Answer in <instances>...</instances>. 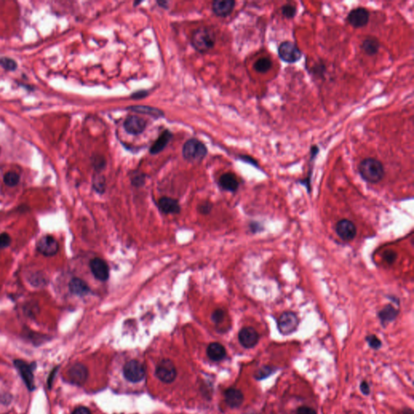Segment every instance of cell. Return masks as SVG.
I'll return each instance as SVG.
<instances>
[{
    "instance_id": "cell-31",
    "label": "cell",
    "mask_w": 414,
    "mask_h": 414,
    "mask_svg": "<svg viewBox=\"0 0 414 414\" xmlns=\"http://www.w3.org/2000/svg\"><path fill=\"white\" fill-rule=\"evenodd\" d=\"M366 341H367L370 348H372V350H375V351H379V349L382 347V341L376 335H374V334H371V335L367 336Z\"/></svg>"
},
{
    "instance_id": "cell-36",
    "label": "cell",
    "mask_w": 414,
    "mask_h": 414,
    "mask_svg": "<svg viewBox=\"0 0 414 414\" xmlns=\"http://www.w3.org/2000/svg\"><path fill=\"white\" fill-rule=\"evenodd\" d=\"M12 242V239L7 233L0 234V249H6L9 246Z\"/></svg>"
},
{
    "instance_id": "cell-32",
    "label": "cell",
    "mask_w": 414,
    "mask_h": 414,
    "mask_svg": "<svg viewBox=\"0 0 414 414\" xmlns=\"http://www.w3.org/2000/svg\"><path fill=\"white\" fill-rule=\"evenodd\" d=\"M93 187L99 193H103L105 187V179L99 174H96L93 177Z\"/></svg>"
},
{
    "instance_id": "cell-15",
    "label": "cell",
    "mask_w": 414,
    "mask_h": 414,
    "mask_svg": "<svg viewBox=\"0 0 414 414\" xmlns=\"http://www.w3.org/2000/svg\"><path fill=\"white\" fill-rule=\"evenodd\" d=\"M236 6L234 0H216L212 3V11L219 17H227L232 14Z\"/></svg>"
},
{
    "instance_id": "cell-10",
    "label": "cell",
    "mask_w": 414,
    "mask_h": 414,
    "mask_svg": "<svg viewBox=\"0 0 414 414\" xmlns=\"http://www.w3.org/2000/svg\"><path fill=\"white\" fill-rule=\"evenodd\" d=\"M239 343L245 349L254 348L260 340L257 331L253 327H244L238 334Z\"/></svg>"
},
{
    "instance_id": "cell-43",
    "label": "cell",
    "mask_w": 414,
    "mask_h": 414,
    "mask_svg": "<svg viewBox=\"0 0 414 414\" xmlns=\"http://www.w3.org/2000/svg\"><path fill=\"white\" fill-rule=\"evenodd\" d=\"M148 96V93L146 92V91H138V92H136V93H134L131 96L133 99H142V98H144V97H147Z\"/></svg>"
},
{
    "instance_id": "cell-3",
    "label": "cell",
    "mask_w": 414,
    "mask_h": 414,
    "mask_svg": "<svg viewBox=\"0 0 414 414\" xmlns=\"http://www.w3.org/2000/svg\"><path fill=\"white\" fill-rule=\"evenodd\" d=\"M208 150L206 145L197 138H190L183 146L184 159L191 163H199L206 157Z\"/></svg>"
},
{
    "instance_id": "cell-1",
    "label": "cell",
    "mask_w": 414,
    "mask_h": 414,
    "mask_svg": "<svg viewBox=\"0 0 414 414\" xmlns=\"http://www.w3.org/2000/svg\"><path fill=\"white\" fill-rule=\"evenodd\" d=\"M358 173L366 182L377 184L384 177L385 169L381 161L369 157L360 162Z\"/></svg>"
},
{
    "instance_id": "cell-37",
    "label": "cell",
    "mask_w": 414,
    "mask_h": 414,
    "mask_svg": "<svg viewBox=\"0 0 414 414\" xmlns=\"http://www.w3.org/2000/svg\"><path fill=\"white\" fill-rule=\"evenodd\" d=\"M223 318H224V312L222 309H217L212 313V315H211L212 320L217 324L220 323L223 320Z\"/></svg>"
},
{
    "instance_id": "cell-44",
    "label": "cell",
    "mask_w": 414,
    "mask_h": 414,
    "mask_svg": "<svg viewBox=\"0 0 414 414\" xmlns=\"http://www.w3.org/2000/svg\"><path fill=\"white\" fill-rule=\"evenodd\" d=\"M72 414H92V413L90 412V410H88V408L78 407L74 410Z\"/></svg>"
},
{
    "instance_id": "cell-39",
    "label": "cell",
    "mask_w": 414,
    "mask_h": 414,
    "mask_svg": "<svg viewBox=\"0 0 414 414\" xmlns=\"http://www.w3.org/2000/svg\"><path fill=\"white\" fill-rule=\"evenodd\" d=\"M360 391H361V393L363 394V395H369L371 394V387H370L369 383H367L366 380H362L361 383H360L359 385Z\"/></svg>"
},
{
    "instance_id": "cell-6",
    "label": "cell",
    "mask_w": 414,
    "mask_h": 414,
    "mask_svg": "<svg viewBox=\"0 0 414 414\" xmlns=\"http://www.w3.org/2000/svg\"><path fill=\"white\" fill-rule=\"evenodd\" d=\"M346 20L348 24L355 29L364 28L369 23V11L362 7L354 8L347 15Z\"/></svg>"
},
{
    "instance_id": "cell-47",
    "label": "cell",
    "mask_w": 414,
    "mask_h": 414,
    "mask_svg": "<svg viewBox=\"0 0 414 414\" xmlns=\"http://www.w3.org/2000/svg\"><path fill=\"white\" fill-rule=\"evenodd\" d=\"M158 4L161 7H167V4H168V2H158Z\"/></svg>"
},
{
    "instance_id": "cell-22",
    "label": "cell",
    "mask_w": 414,
    "mask_h": 414,
    "mask_svg": "<svg viewBox=\"0 0 414 414\" xmlns=\"http://www.w3.org/2000/svg\"><path fill=\"white\" fill-rule=\"evenodd\" d=\"M159 207L165 214H178L180 211V206L177 200L168 197L159 199Z\"/></svg>"
},
{
    "instance_id": "cell-29",
    "label": "cell",
    "mask_w": 414,
    "mask_h": 414,
    "mask_svg": "<svg viewBox=\"0 0 414 414\" xmlns=\"http://www.w3.org/2000/svg\"><path fill=\"white\" fill-rule=\"evenodd\" d=\"M281 12L285 18L289 20L293 19L297 14V7L291 3H287V4L282 5L281 7Z\"/></svg>"
},
{
    "instance_id": "cell-35",
    "label": "cell",
    "mask_w": 414,
    "mask_h": 414,
    "mask_svg": "<svg viewBox=\"0 0 414 414\" xmlns=\"http://www.w3.org/2000/svg\"><path fill=\"white\" fill-rule=\"evenodd\" d=\"M106 162L104 159V157H94V161H93V166L95 168L96 170L99 173V171H101L103 168L105 167Z\"/></svg>"
},
{
    "instance_id": "cell-13",
    "label": "cell",
    "mask_w": 414,
    "mask_h": 414,
    "mask_svg": "<svg viewBox=\"0 0 414 414\" xmlns=\"http://www.w3.org/2000/svg\"><path fill=\"white\" fill-rule=\"evenodd\" d=\"M14 364L17 370L19 371L20 374L21 375L22 379L28 388L29 390L33 391L35 388L34 379H33V365L28 364L27 362L22 360H16Z\"/></svg>"
},
{
    "instance_id": "cell-24",
    "label": "cell",
    "mask_w": 414,
    "mask_h": 414,
    "mask_svg": "<svg viewBox=\"0 0 414 414\" xmlns=\"http://www.w3.org/2000/svg\"><path fill=\"white\" fill-rule=\"evenodd\" d=\"M226 350L224 346L218 342L211 343L207 348V355L211 360L215 362H218L224 358L226 356Z\"/></svg>"
},
{
    "instance_id": "cell-21",
    "label": "cell",
    "mask_w": 414,
    "mask_h": 414,
    "mask_svg": "<svg viewBox=\"0 0 414 414\" xmlns=\"http://www.w3.org/2000/svg\"><path fill=\"white\" fill-rule=\"evenodd\" d=\"M172 138L173 134L169 130H164L150 148V153L152 155H157L162 152L168 144V142H170Z\"/></svg>"
},
{
    "instance_id": "cell-38",
    "label": "cell",
    "mask_w": 414,
    "mask_h": 414,
    "mask_svg": "<svg viewBox=\"0 0 414 414\" xmlns=\"http://www.w3.org/2000/svg\"><path fill=\"white\" fill-rule=\"evenodd\" d=\"M296 414H317V413L313 408L304 405V406H300L297 409Z\"/></svg>"
},
{
    "instance_id": "cell-12",
    "label": "cell",
    "mask_w": 414,
    "mask_h": 414,
    "mask_svg": "<svg viewBox=\"0 0 414 414\" xmlns=\"http://www.w3.org/2000/svg\"><path fill=\"white\" fill-rule=\"evenodd\" d=\"M123 126L128 134L138 135L144 131L147 126V122L140 117L129 116L124 121Z\"/></svg>"
},
{
    "instance_id": "cell-30",
    "label": "cell",
    "mask_w": 414,
    "mask_h": 414,
    "mask_svg": "<svg viewBox=\"0 0 414 414\" xmlns=\"http://www.w3.org/2000/svg\"><path fill=\"white\" fill-rule=\"evenodd\" d=\"M3 181H4L5 185H7V186H10V187L16 186V185H18L20 181L19 175L14 172H8L3 177Z\"/></svg>"
},
{
    "instance_id": "cell-46",
    "label": "cell",
    "mask_w": 414,
    "mask_h": 414,
    "mask_svg": "<svg viewBox=\"0 0 414 414\" xmlns=\"http://www.w3.org/2000/svg\"><path fill=\"white\" fill-rule=\"evenodd\" d=\"M400 414H414V411H413L412 409L406 408L405 410H403Z\"/></svg>"
},
{
    "instance_id": "cell-33",
    "label": "cell",
    "mask_w": 414,
    "mask_h": 414,
    "mask_svg": "<svg viewBox=\"0 0 414 414\" xmlns=\"http://www.w3.org/2000/svg\"><path fill=\"white\" fill-rule=\"evenodd\" d=\"M0 66H2L7 71H15L17 68V62L10 58H1Z\"/></svg>"
},
{
    "instance_id": "cell-4",
    "label": "cell",
    "mask_w": 414,
    "mask_h": 414,
    "mask_svg": "<svg viewBox=\"0 0 414 414\" xmlns=\"http://www.w3.org/2000/svg\"><path fill=\"white\" fill-rule=\"evenodd\" d=\"M277 55L282 62L296 63L303 57V53L298 45L291 40H284L277 47Z\"/></svg>"
},
{
    "instance_id": "cell-7",
    "label": "cell",
    "mask_w": 414,
    "mask_h": 414,
    "mask_svg": "<svg viewBox=\"0 0 414 414\" xmlns=\"http://www.w3.org/2000/svg\"><path fill=\"white\" fill-rule=\"evenodd\" d=\"M124 375L129 381L137 383L145 376V367L137 360H130L124 366Z\"/></svg>"
},
{
    "instance_id": "cell-34",
    "label": "cell",
    "mask_w": 414,
    "mask_h": 414,
    "mask_svg": "<svg viewBox=\"0 0 414 414\" xmlns=\"http://www.w3.org/2000/svg\"><path fill=\"white\" fill-rule=\"evenodd\" d=\"M383 258L388 265H393L396 260V258H397V254L393 250H388V251L385 252V254L383 255Z\"/></svg>"
},
{
    "instance_id": "cell-8",
    "label": "cell",
    "mask_w": 414,
    "mask_h": 414,
    "mask_svg": "<svg viewBox=\"0 0 414 414\" xmlns=\"http://www.w3.org/2000/svg\"><path fill=\"white\" fill-rule=\"evenodd\" d=\"M156 374L159 380L164 383H172L177 377L175 365L171 360L163 359L157 365Z\"/></svg>"
},
{
    "instance_id": "cell-19",
    "label": "cell",
    "mask_w": 414,
    "mask_h": 414,
    "mask_svg": "<svg viewBox=\"0 0 414 414\" xmlns=\"http://www.w3.org/2000/svg\"><path fill=\"white\" fill-rule=\"evenodd\" d=\"M219 185L223 190L230 192H236L239 188V180L234 173H227L219 178Z\"/></svg>"
},
{
    "instance_id": "cell-16",
    "label": "cell",
    "mask_w": 414,
    "mask_h": 414,
    "mask_svg": "<svg viewBox=\"0 0 414 414\" xmlns=\"http://www.w3.org/2000/svg\"><path fill=\"white\" fill-rule=\"evenodd\" d=\"M88 369L85 366L81 363H76L69 370V378L71 382L78 385L83 384L88 378Z\"/></svg>"
},
{
    "instance_id": "cell-9",
    "label": "cell",
    "mask_w": 414,
    "mask_h": 414,
    "mask_svg": "<svg viewBox=\"0 0 414 414\" xmlns=\"http://www.w3.org/2000/svg\"><path fill=\"white\" fill-rule=\"evenodd\" d=\"M335 231L340 239L343 241H351L357 235V227L352 221L344 218L336 223Z\"/></svg>"
},
{
    "instance_id": "cell-11",
    "label": "cell",
    "mask_w": 414,
    "mask_h": 414,
    "mask_svg": "<svg viewBox=\"0 0 414 414\" xmlns=\"http://www.w3.org/2000/svg\"><path fill=\"white\" fill-rule=\"evenodd\" d=\"M37 249L40 254L45 256H52L57 254L59 249V244L54 237L45 236L39 239L37 244Z\"/></svg>"
},
{
    "instance_id": "cell-23",
    "label": "cell",
    "mask_w": 414,
    "mask_h": 414,
    "mask_svg": "<svg viewBox=\"0 0 414 414\" xmlns=\"http://www.w3.org/2000/svg\"><path fill=\"white\" fill-rule=\"evenodd\" d=\"M69 289L71 293L79 296H87L90 292L88 285L83 280L78 277H74L71 280L69 283Z\"/></svg>"
},
{
    "instance_id": "cell-26",
    "label": "cell",
    "mask_w": 414,
    "mask_h": 414,
    "mask_svg": "<svg viewBox=\"0 0 414 414\" xmlns=\"http://www.w3.org/2000/svg\"><path fill=\"white\" fill-rule=\"evenodd\" d=\"M277 370H278L277 367H273V366H267V365L263 366L256 372L254 378L258 381H261L275 374Z\"/></svg>"
},
{
    "instance_id": "cell-5",
    "label": "cell",
    "mask_w": 414,
    "mask_h": 414,
    "mask_svg": "<svg viewBox=\"0 0 414 414\" xmlns=\"http://www.w3.org/2000/svg\"><path fill=\"white\" fill-rule=\"evenodd\" d=\"M299 319L293 312H285L277 319V329L283 336H289L298 329Z\"/></svg>"
},
{
    "instance_id": "cell-14",
    "label": "cell",
    "mask_w": 414,
    "mask_h": 414,
    "mask_svg": "<svg viewBox=\"0 0 414 414\" xmlns=\"http://www.w3.org/2000/svg\"><path fill=\"white\" fill-rule=\"evenodd\" d=\"M90 268L93 275L99 281L109 279V269L107 263L100 258H94L90 261Z\"/></svg>"
},
{
    "instance_id": "cell-20",
    "label": "cell",
    "mask_w": 414,
    "mask_h": 414,
    "mask_svg": "<svg viewBox=\"0 0 414 414\" xmlns=\"http://www.w3.org/2000/svg\"><path fill=\"white\" fill-rule=\"evenodd\" d=\"M399 313H400V311L395 309L393 305L389 304V305L385 306L382 310L379 311V313H378V316H379L382 325L383 327H386L387 324H389L391 322L394 321L396 319L398 315H399Z\"/></svg>"
},
{
    "instance_id": "cell-17",
    "label": "cell",
    "mask_w": 414,
    "mask_h": 414,
    "mask_svg": "<svg viewBox=\"0 0 414 414\" xmlns=\"http://www.w3.org/2000/svg\"><path fill=\"white\" fill-rule=\"evenodd\" d=\"M224 397L227 405L232 409L241 406L244 400V394L242 393L241 391L233 388L225 391Z\"/></svg>"
},
{
    "instance_id": "cell-42",
    "label": "cell",
    "mask_w": 414,
    "mask_h": 414,
    "mask_svg": "<svg viewBox=\"0 0 414 414\" xmlns=\"http://www.w3.org/2000/svg\"><path fill=\"white\" fill-rule=\"evenodd\" d=\"M240 159L241 160L244 161L245 163H250L252 165L255 166L256 168H259V165H258L257 161L255 160V159L253 158V157H249V156H240L239 157Z\"/></svg>"
},
{
    "instance_id": "cell-2",
    "label": "cell",
    "mask_w": 414,
    "mask_h": 414,
    "mask_svg": "<svg viewBox=\"0 0 414 414\" xmlns=\"http://www.w3.org/2000/svg\"><path fill=\"white\" fill-rule=\"evenodd\" d=\"M216 41V34L208 27H201L192 33V45L198 52L205 53L211 50Z\"/></svg>"
},
{
    "instance_id": "cell-25",
    "label": "cell",
    "mask_w": 414,
    "mask_h": 414,
    "mask_svg": "<svg viewBox=\"0 0 414 414\" xmlns=\"http://www.w3.org/2000/svg\"><path fill=\"white\" fill-rule=\"evenodd\" d=\"M128 109H130V111L135 112V113H138V114L148 115V116L153 117L156 118H163L164 116L163 111H161L160 109L153 108V107L139 105V106L129 107Z\"/></svg>"
},
{
    "instance_id": "cell-18",
    "label": "cell",
    "mask_w": 414,
    "mask_h": 414,
    "mask_svg": "<svg viewBox=\"0 0 414 414\" xmlns=\"http://www.w3.org/2000/svg\"><path fill=\"white\" fill-rule=\"evenodd\" d=\"M380 42L378 40V38L375 37H367L365 38L364 40H362L361 44V50L362 52L368 55V56H375L379 53V49H380Z\"/></svg>"
},
{
    "instance_id": "cell-28",
    "label": "cell",
    "mask_w": 414,
    "mask_h": 414,
    "mask_svg": "<svg viewBox=\"0 0 414 414\" xmlns=\"http://www.w3.org/2000/svg\"><path fill=\"white\" fill-rule=\"evenodd\" d=\"M272 61L269 58H260L256 61L254 68L256 72L265 74L272 68Z\"/></svg>"
},
{
    "instance_id": "cell-40",
    "label": "cell",
    "mask_w": 414,
    "mask_h": 414,
    "mask_svg": "<svg viewBox=\"0 0 414 414\" xmlns=\"http://www.w3.org/2000/svg\"><path fill=\"white\" fill-rule=\"evenodd\" d=\"M144 183V175L136 174L132 177V184L135 186H140Z\"/></svg>"
},
{
    "instance_id": "cell-27",
    "label": "cell",
    "mask_w": 414,
    "mask_h": 414,
    "mask_svg": "<svg viewBox=\"0 0 414 414\" xmlns=\"http://www.w3.org/2000/svg\"><path fill=\"white\" fill-rule=\"evenodd\" d=\"M308 71L313 77L324 79L327 73V67L325 64L322 62L321 60H319L318 62L313 63V66L308 69Z\"/></svg>"
},
{
    "instance_id": "cell-41",
    "label": "cell",
    "mask_w": 414,
    "mask_h": 414,
    "mask_svg": "<svg viewBox=\"0 0 414 414\" xmlns=\"http://www.w3.org/2000/svg\"><path fill=\"white\" fill-rule=\"evenodd\" d=\"M211 209H212V206L209 202H205V203H202L201 206H199V211L201 214H204V215L210 213L211 211Z\"/></svg>"
},
{
    "instance_id": "cell-48",
    "label": "cell",
    "mask_w": 414,
    "mask_h": 414,
    "mask_svg": "<svg viewBox=\"0 0 414 414\" xmlns=\"http://www.w3.org/2000/svg\"></svg>"
},
{
    "instance_id": "cell-45",
    "label": "cell",
    "mask_w": 414,
    "mask_h": 414,
    "mask_svg": "<svg viewBox=\"0 0 414 414\" xmlns=\"http://www.w3.org/2000/svg\"><path fill=\"white\" fill-rule=\"evenodd\" d=\"M57 372V370L55 369L53 371L52 373L50 375V378L48 379V384H49V388H51V383H52L53 379H54V377H55V373Z\"/></svg>"
}]
</instances>
